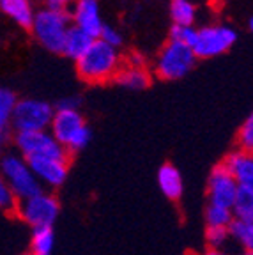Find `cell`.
<instances>
[{
	"mask_svg": "<svg viewBox=\"0 0 253 255\" xmlns=\"http://www.w3.org/2000/svg\"><path fill=\"white\" fill-rule=\"evenodd\" d=\"M123 68V59L117 48L94 39L87 52L76 60V73L87 84H105L114 80L117 71Z\"/></svg>",
	"mask_w": 253,
	"mask_h": 255,
	"instance_id": "obj_1",
	"label": "cell"
},
{
	"mask_svg": "<svg viewBox=\"0 0 253 255\" xmlns=\"http://www.w3.org/2000/svg\"><path fill=\"white\" fill-rule=\"evenodd\" d=\"M50 135L66 149L69 154L82 151L91 140V129L80 110H59L53 108L50 121Z\"/></svg>",
	"mask_w": 253,
	"mask_h": 255,
	"instance_id": "obj_2",
	"label": "cell"
},
{
	"mask_svg": "<svg viewBox=\"0 0 253 255\" xmlns=\"http://www.w3.org/2000/svg\"><path fill=\"white\" fill-rule=\"evenodd\" d=\"M69 27H71V18L67 12L44 7L36 12L30 30L41 46L53 53H60L64 37Z\"/></svg>",
	"mask_w": 253,
	"mask_h": 255,
	"instance_id": "obj_3",
	"label": "cell"
},
{
	"mask_svg": "<svg viewBox=\"0 0 253 255\" xmlns=\"http://www.w3.org/2000/svg\"><path fill=\"white\" fill-rule=\"evenodd\" d=\"M0 175L7 183L14 197L20 200H25L28 197L37 195L44 188L36 179V175L32 174L28 168L27 161L23 156L18 154H4L0 158Z\"/></svg>",
	"mask_w": 253,
	"mask_h": 255,
	"instance_id": "obj_4",
	"label": "cell"
},
{
	"mask_svg": "<svg viewBox=\"0 0 253 255\" xmlns=\"http://www.w3.org/2000/svg\"><path fill=\"white\" fill-rule=\"evenodd\" d=\"M60 213V204L53 193L50 191H39L37 195L28 197L18 202L16 216L23 220L27 225L34 229H52L57 222Z\"/></svg>",
	"mask_w": 253,
	"mask_h": 255,
	"instance_id": "obj_5",
	"label": "cell"
},
{
	"mask_svg": "<svg viewBox=\"0 0 253 255\" xmlns=\"http://www.w3.org/2000/svg\"><path fill=\"white\" fill-rule=\"evenodd\" d=\"M53 107L43 100H18L12 108L9 129L21 131H44L50 126Z\"/></svg>",
	"mask_w": 253,
	"mask_h": 255,
	"instance_id": "obj_6",
	"label": "cell"
},
{
	"mask_svg": "<svg viewBox=\"0 0 253 255\" xmlns=\"http://www.w3.org/2000/svg\"><path fill=\"white\" fill-rule=\"evenodd\" d=\"M195 64H197V57L190 46L168 41L161 48L156 60V75L166 82L181 80L195 68Z\"/></svg>",
	"mask_w": 253,
	"mask_h": 255,
	"instance_id": "obj_7",
	"label": "cell"
},
{
	"mask_svg": "<svg viewBox=\"0 0 253 255\" xmlns=\"http://www.w3.org/2000/svg\"><path fill=\"white\" fill-rule=\"evenodd\" d=\"M238 41V32L227 25H207L197 30L193 53L197 59H214L223 55Z\"/></svg>",
	"mask_w": 253,
	"mask_h": 255,
	"instance_id": "obj_8",
	"label": "cell"
},
{
	"mask_svg": "<svg viewBox=\"0 0 253 255\" xmlns=\"http://www.w3.org/2000/svg\"><path fill=\"white\" fill-rule=\"evenodd\" d=\"M14 145L21 152L23 158L28 156H44V158L64 159L71 161L73 156L50 135L48 129L44 131H21L14 133Z\"/></svg>",
	"mask_w": 253,
	"mask_h": 255,
	"instance_id": "obj_9",
	"label": "cell"
},
{
	"mask_svg": "<svg viewBox=\"0 0 253 255\" xmlns=\"http://www.w3.org/2000/svg\"><path fill=\"white\" fill-rule=\"evenodd\" d=\"M28 168L36 179L39 181L41 186L46 188H60L67 179V172L71 161H64V159H53L44 158V156H28L25 158Z\"/></svg>",
	"mask_w": 253,
	"mask_h": 255,
	"instance_id": "obj_10",
	"label": "cell"
},
{
	"mask_svg": "<svg viewBox=\"0 0 253 255\" xmlns=\"http://www.w3.org/2000/svg\"><path fill=\"white\" fill-rule=\"evenodd\" d=\"M236 191H238V183L234 181V177L227 172V168L222 163H218L211 170L209 179H207V199H209V204L211 206L232 209Z\"/></svg>",
	"mask_w": 253,
	"mask_h": 255,
	"instance_id": "obj_11",
	"label": "cell"
},
{
	"mask_svg": "<svg viewBox=\"0 0 253 255\" xmlns=\"http://www.w3.org/2000/svg\"><path fill=\"white\" fill-rule=\"evenodd\" d=\"M67 14L71 18V25L98 39L99 32L105 25L101 20V9H99L98 0H75V4L67 11Z\"/></svg>",
	"mask_w": 253,
	"mask_h": 255,
	"instance_id": "obj_12",
	"label": "cell"
},
{
	"mask_svg": "<svg viewBox=\"0 0 253 255\" xmlns=\"http://www.w3.org/2000/svg\"><path fill=\"white\" fill-rule=\"evenodd\" d=\"M222 165L227 168L234 181L238 184H245V186H253V156L252 152L245 151H234L225 156Z\"/></svg>",
	"mask_w": 253,
	"mask_h": 255,
	"instance_id": "obj_13",
	"label": "cell"
},
{
	"mask_svg": "<svg viewBox=\"0 0 253 255\" xmlns=\"http://www.w3.org/2000/svg\"><path fill=\"white\" fill-rule=\"evenodd\" d=\"M0 11L4 12L5 16H9L18 27L30 30L32 21H34V5L32 0H2L0 2Z\"/></svg>",
	"mask_w": 253,
	"mask_h": 255,
	"instance_id": "obj_14",
	"label": "cell"
},
{
	"mask_svg": "<svg viewBox=\"0 0 253 255\" xmlns=\"http://www.w3.org/2000/svg\"><path fill=\"white\" fill-rule=\"evenodd\" d=\"M158 184L159 190L163 191V195L168 200H179L182 197V184L181 172L177 170V167L172 163H165L159 167L158 170Z\"/></svg>",
	"mask_w": 253,
	"mask_h": 255,
	"instance_id": "obj_15",
	"label": "cell"
},
{
	"mask_svg": "<svg viewBox=\"0 0 253 255\" xmlns=\"http://www.w3.org/2000/svg\"><path fill=\"white\" fill-rule=\"evenodd\" d=\"M92 43H94V37H91L87 32L80 30L78 27L71 25L66 32V37H64V43H62V52L60 53L76 62L91 48Z\"/></svg>",
	"mask_w": 253,
	"mask_h": 255,
	"instance_id": "obj_16",
	"label": "cell"
},
{
	"mask_svg": "<svg viewBox=\"0 0 253 255\" xmlns=\"http://www.w3.org/2000/svg\"><path fill=\"white\" fill-rule=\"evenodd\" d=\"M114 82L121 87L131 89V91H143L150 85V75L145 68H121L114 76Z\"/></svg>",
	"mask_w": 253,
	"mask_h": 255,
	"instance_id": "obj_17",
	"label": "cell"
},
{
	"mask_svg": "<svg viewBox=\"0 0 253 255\" xmlns=\"http://www.w3.org/2000/svg\"><path fill=\"white\" fill-rule=\"evenodd\" d=\"M16 101H18V98H16L14 92L0 87V156H2L5 145H7L9 123H11V114Z\"/></svg>",
	"mask_w": 253,
	"mask_h": 255,
	"instance_id": "obj_18",
	"label": "cell"
},
{
	"mask_svg": "<svg viewBox=\"0 0 253 255\" xmlns=\"http://www.w3.org/2000/svg\"><path fill=\"white\" fill-rule=\"evenodd\" d=\"M234 218L243 222H253V186L238 184L236 199L232 204Z\"/></svg>",
	"mask_w": 253,
	"mask_h": 255,
	"instance_id": "obj_19",
	"label": "cell"
},
{
	"mask_svg": "<svg viewBox=\"0 0 253 255\" xmlns=\"http://www.w3.org/2000/svg\"><path fill=\"white\" fill-rule=\"evenodd\" d=\"M227 232L234 243L241 247V252L253 250V222H243V220L234 218L227 227Z\"/></svg>",
	"mask_w": 253,
	"mask_h": 255,
	"instance_id": "obj_20",
	"label": "cell"
},
{
	"mask_svg": "<svg viewBox=\"0 0 253 255\" xmlns=\"http://www.w3.org/2000/svg\"><path fill=\"white\" fill-rule=\"evenodd\" d=\"M170 16L174 25H182V27H190L193 25L197 9L191 0H172L170 2Z\"/></svg>",
	"mask_w": 253,
	"mask_h": 255,
	"instance_id": "obj_21",
	"label": "cell"
},
{
	"mask_svg": "<svg viewBox=\"0 0 253 255\" xmlns=\"http://www.w3.org/2000/svg\"><path fill=\"white\" fill-rule=\"evenodd\" d=\"M55 236L53 229H34L30 241V255H52Z\"/></svg>",
	"mask_w": 253,
	"mask_h": 255,
	"instance_id": "obj_22",
	"label": "cell"
},
{
	"mask_svg": "<svg viewBox=\"0 0 253 255\" xmlns=\"http://www.w3.org/2000/svg\"><path fill=\"white\" fill-rule=\"evenodd\" d=\"M234 220L232 209L220 206H207L206 209V223L207 227H223L227 229L230 225V222Z\"/></svg>",
	"mask_w": 253,
	"mask_h": 255,
	"instance_id": "obj_23",
	"label": "cell"
},
{
	"mask_svg": "<svg viewBox=\"0 0 253 255\" xmlns=\"http://www.w3.org/2000/svg\"><path fill=\"white\" fill-rule=\"evenodd\" d=\"M197 30L193 25L190 27H182V25H172L170 28V39L168 41H175V43L186 44V46L193 48L195 41H197Z\"/></svg>",
	"mask_w": 253,
	"mask_h": 255,
	"instance_id": "obj_24",
	"label": "cell"
},
{
	"mask_svg": "<svg viewBox=\"0 0 253 255\" xmlns=\"http://www.w3.org/2000/svg\"><path fill=\"white\" fill-rule=\"evenodd\" d=\"M206 239L209 245V250H223L229 245V232L223 227H207Z\"/></svg>",
	"mask_w": 253,
	"mask_h": 255,
	"instance_id": "obj_25",
	"label": "cell"
},
{
	"mask_svg": "<svg viewBox=\"0 0 253 255\" xmlns=\"http://www.w3.org/2000/svg\"><path fill=\"white\" fill-rule=\"evenodd\" d=\"M238 145H239V151H245V152L253 151V116H248V119L239 128Z\"/></svg>",
	"mask_w": 253,
	"mask_h": 255,
	"instance_id": "obj_26",
	"label": "cell"
},
{
	"mask_svg": "<svg viewBox=\"0 0 253 255\" xmlns=\"http://www.w3.org/2000/svg\"><path fill=\"white\" fill-rule=\"evenodd\" d=\"M16 207H18V199H16L11 188L7 186V183L0 175V211L14 213L16 215Z\"/></svg>",
	"mask_w": 253,
	"mask_h": 255,
	"instance_id": "obj_27",
	"label": "cell"
},
{
	"mask_svg": "<svg viewBox=\"0 0 253 255\" xmlns=\"http://www.w3.org/2000/svg\"><path fill=\"white\" fill-rule=\"evenodd\" d=\"M98 39L103 41V43L108 44V46L117 48V50H119V46L123 44V36H121V32L117 30V28L110 27V25H103Z\"/></svg>",
	"mask_w": 253,
	"mask_h": 255,
	"instance_id": "obj_28",
	"label": "cell"
},
{
	"mask_svg": "<svg viewBox=\"0 0 253 255\" xmlns=\"http://www.w3.org/2000/svg\"><path fill=\"white\" fill-rule=\"evenodd\" d=\"M75 4V0H46V7L53 9V11H64L67 12Z\"/></svg>",
	"mask_w": 253,
	"mask_h": 255,
	"instance_id": "obj_29",
	"label": "cell"
},
{
	"mask_svg": "<svg viewBox=\"0 0 253 255\" xmlns=\"http://www.w3.org/2000/svg\"><path fill=\"white\" fill-rule=\"evenodd\" d=\"M78 105L80 101L76 98H66V100L59 101L55 108H59V110H78Z\"/></svg>",
	"mask_w": 253,
	"mask_h": 255,
	"instance_id": "obj_30",
	"label": "cell"
},
{
	"mask_svg": "<svg viewBox=\"0 0 253 255\" xmlns=\"http://www.w3.org/2000/svg\"><path fill=\"white\" fill-rule=\"evenodd\" d=\"M129 66H131V68H145V59H143V57L140 55L138 52L131 53V57H129Z\"/></svg>",
	"mask_w": 253,
	"mask_h": 255,
	"instance_id": "obj_31",
	"label": "cell"
},
{
	"mask_svg": "<svg viewBox=\"0 0 253 255\" xmlns=\"http://www.w3.org/2000/svg\"><path fill=\"white\" fill-rule=\"evenodd\" d=\"M204 255H230V254H227L225 250H207Z\"/></svg>",
	"mask_w": 253,
	"mask_h": 255,
	"instance_id": "obj_32",
	"label": "cell"
},
{
	"mask_svg": "<svg viewBox=\"0 0 253 255\" xmlns=\"http://www.w3.org/2000/svg\"><path fill=\"white\" fill-rule=\"evenodd\" d=\"M241 255H253V250H245L241 252Z\"/></svg>",
	"mask_w": 253,
	"mask_h": 255,
	"instance_id": "obj_33",
	"label": "cell"
},
{
	"mask_svg": "<svg viewBox=\"0 0 253 255\" xmlns=\"http://www.w3.org/2000/svg\"><path fill=\"white\" fill-rule=\"evenodd\" d=\"M0 2H2V0H0Z\"/></svg>",
	"mask_w": 253,
	"mask_h": 255,
	"instance_id": "obj_34",
	"label": "cell"
},
{
	"mask_svg": "<svg viewBox=\"0 0 253 255\" xmlns=\"http://www.w3.org/2000/svg\"><path fill=\"white\" fill-rule=\"evenodd\" d=\"M28 255H30V254H28Z\"/></svg>",
	"mask_w": 253,
	"mask_h": 255,
	"instance_id": "obj_35",
	"label": "cell"
}]
</instances>
